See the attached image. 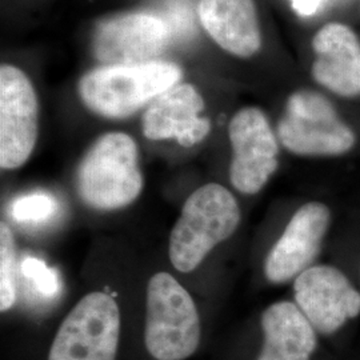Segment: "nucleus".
I'll return each mask as SVG.
<instances>
[{
	"label": "nucleus",
	"instance_id": "obj_5",
	"mask_svg": "<svg viewBox=\"0 0 360 360\" xmlns=\"http://www.w3.org/2000/svg\"><path fill=\"white\" fill-rule=\"evenodd\" d=\"M278 139L299 156H340L356 144L354 129L345 123L334 104L322 94L294 92L278 123Z\"/></svg>",
	"mask_w": 360,
	"mask_h": 360
},
{
	"label": "nucleus",
	"instance_id": "obj_1",
	"mask_svg": "<svg viewBox=\"0 0 360 360\" xmlns=\"http://www.w3.org/2000/svg\"><path fill=\"white\" fill-rule=\"evenodd\" d=\"M242 211L233 193L219 183H207L184 202L168 240V257L181 274L199 269L212 250L239 229Z\"/></svg>",
	"mask_w": 360,
	"mask_h": 360
},
{
	"label": "nucleus",
	"instance_id": "obj_14",
	"mask_svg": "<svg viewBox=\"0 0 360 360\" xmlns=\"http://www.w3.org/2000/svg\"><path fill=\"white\" fill-rule=\"evenodd\" d=\"M199 19L224 51L251 58L262 47V30L254 0H200Z\"/></svg>",
	"mask_w": 360,
	"mask_h": 360
},
{
	"label": "nucleus",
	"instance_id": "obj_11",
	"mask_svg": "<svg viewBox=\"0 0 360 360\" xmlns=\"http://www.w3.org/2000/svg\"><path fill=\"white\" fill-rule=\"evenodd\" d=\"M331 226V211L322 202L299 207L264 262V275L272 284H283L309 270L319 257Z\"/></svg>",
	"mask_w": 360,
	"mask_h": 360
},
{
	"label": "nucleus",
	"instance_id": "obj_13",
	"mask_svg": "<svg viewBox=\"0 0 360 360\" xmlns=\"http://www.w3.org/2000/svg\"><path fill=\"white\" fill-rule=\"evenodd\" d=\"M315 60L311 74L316 83L342 98L360 95V40L343 23L331 22L312 38Z\"/></svg>",
	"mask_w": 360,
	"mask_h": 360
},
{
	"label": "nucleus",
	"instance_id": "obj_19",
	"mask_svg": "<svg viewBox=\"0 0 360 360\" xmlns=\"http://www.w3.org/2000/svg\"><path fill=\"white\" fill-rule=\"evenodd\" d=\"M168 16L162 18L171 32V37L175 35V32L178 35L186 37L187 32L193 31V16L190 13V7L188 4L186 6V3H183L181 0H172L168 4Z\"/></svg>",
	"mask_w": 360,
	"mask_h": 360
},
{
	"label": "nucleus",
	"instance_id": "obj_15",
	"mask_svg": "<svg viewBox=\"0 0 360 360\" xmlns=\"http://www.w3.org/2000/svg\"><path fill=\"white\" fill-rule=\"evenodd\" d=\"M263 346L257 360H311L318 333L294 302L281 300L263 311Z\"/></svg>",
	"mask_w": 360,
	"mask_h": 360
},
{
	"label": "nucleus",
	"instance_id": "obj_4",
	"mask_svg": "<svg viewBox=\"0 0 360 360\" xmlns=\"http://www.w3.org/2000/svg\"><path fill=\"white\" fill-rule=\"evenodd\" d=\"M200 316L193 296L166 271L154 274L146 291L144 345L156 360H186L200 343Z\"/></svg>",
	"mask_w": 360,
	"mask_h": 360
},
{
	"label": "nucleus",
	"instance_id": "obj_9",
	"mask_svg": "<svg viewBox=\"0 0 360 360\" xmlns=\"http://www.w3.org/2000/svg\"><path fill=\"white\" fill-rule=\"evenodd\" d=\"M294 303L321 335L335 334L360 315L359 291L330 264H314L296 278Z\"/></svg>",
	"mask_w": 360,
	"mask_h": 360
},
{
	"label": "nucleus",
	"instance_id": "obj_18",
	"mask_svg": "<svg viewBox=\"0 0 360 360\" xmlns=\"http://www.w3.org/2000/svg\"><path fill=\"white\" fill-rule=\"evenodd\" d=\"M20 272L31 288L43 299H55L62 291L59 272L50 267L43 259L35 257H23Z\"/></svg>",
	"mask_w": 360,
	"mask_h": 360
},
{
	"label": "nucleus",
	"instance_id": "obj_2",
	"mask_svg": "<svg viewBox=\"0 0 360 360\" xmlns=\"http://www.w3.org/2000/svg\"><path fill=\"white\" fill-rule=\"evenodd\" d=\"M143 187L138 146L124 132L98 138L79 163L77 193L92 210H122L141 196Z\"/></svg>",
	"mask_w": 360,
	"mask_h": 360
},
{
	"label": "nucleus",
	"instance_id": "obj_8",
	"mask_svg": "<svg viewBox=\"0 0 360 360\" xmlns=\"http://www.w3.org/2000/svg\"><path fill=\"white\" fill-rule=\"evenodd\" d=\"M39 132L37 92L18 67L0 68V167H22L32 154Z\"/></svg>",
	"mask_w": 360,
	"mask_h": 360
},
{
	"label": "nucleus",
	"instance_id": "obj_6",
	"mask_svg": "<svg viewBox=\"0 0 360 360\" xmlns=\"http://www.w3.org/2000/svg\"><path fill=\"white\" fill-rule=\"evenodd\" d=\"M120 328L115 299L103 291L89 292L59 326L49 360H115Z\"/></svg>",
	"mask_w": 360,
	"mask_h": 360
},
{
	"label": "nucleus",
	"instance_id": "obj_16",
	"mask_svg": "<svg viewBox=\"0 0 360 360\" xmlns=\"http://www.w3.org/2000/svg\"><path fill=\"white\" fill-rule=\"evenodd\" d=\"M18 294V251L8 224H0V311L11 309Z\"/></svg>",
	"mask_w": 360,
	"mask_h": 360
},
{
	"label": "nucleus",
	"instance_id": "obj_7",
	"mask_svg": "<svg viewBox=\"0 0 360 360\" xmlns=\"http://www.w3.org/2000/svg\"><path fill=\"white\" fill-rule=\"evenodd\" d=\"M232 158L230 181L238 193L255 195L279 167V144L266 114L257 107H245L229 124Z\"/></svg>",
	"mask_w": 360,
	"mask_h": 360
},
{
	"label": "nucleus",
	"instance_id": "obj_12",
	"mask_svg": "<svg viewBox=\"0 0 360 360\" xmlns=\"http://www.w3.org/2000/svg\"><path fill=\"white\" fill-rule=\"evenodd\" d=\"M205 101L193 84H176L147 105L143 135L150 141H175L181 147L203 142L211 131Z\"/></svg>",
	"mask_w": 360,
	"mask_h": 360
},
{
	"label": "nucleus",
	"instance_id": "obj_10",
	"mask_svg": "<svg viewBox=\"0 0 360 360\" xmlns=\"http://www.w3.org/2000/svg\"><path fill=\"white\" fill-rule=\"evenodd\" d=\"M172 40L166 22L154 13L117 15L101 22L92 37L95 58L105 65L154 62Z\"/></svg>",
	"mask_w": 360,
	"mask_h": 360
},
{
	"label": "nucleus",
	"instance_id": "obj_17",
	"mask_svg": "<svg viewBox=\"0 0 360 360\" xmlns=\"http://www.w3.org/2000/svg\"><path fill=\"white\" fill-rule=\"evenodd\" d=\"M10 210L15 221L27 226H39L49 223L58 215L60 203L52 193L37 191L18 196Z\"/></svg>",
	"mask_w": 360,
	"mask_h": 360
},
{
	"label": "nucleus",
	"instance_id": "obj_3",
	"mask_svg": "<svg viewBox=\"0 0 360 360\" xmlns=\"http://www.w3.org/2000/svg\"><path fill=\"white\" fill-rule=\"evenodd\" d=\"M180 77L179 67L166 62L104 65L80 79L79 95L96 115L124 119L176 86Z\"/></svg>",
	"mask_w": 360,
	"mask_h": 360
}]
</instances>
